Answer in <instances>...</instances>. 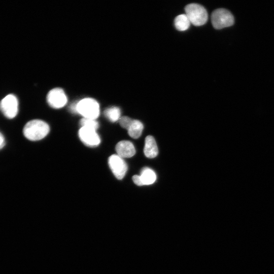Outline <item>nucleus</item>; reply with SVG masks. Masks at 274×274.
<instances>
[{"instance_id": "obj_4", "label": "nucleus", "mask_w": 274, "mask_h": 274, "mask_svg": "<svg viewBox=\"0 0 274 274\" xmlns=\"http://www.w3.org/2000/svg\"><path fill=\"white\" fill-rule=\"evenodd\" d=\"M211 21L215 28L220 29L232 25L234 23V17L227 10L220 8L212 12Z\"/></svg>"}, {"instance_id": "obj_3", "label": "nucleus", "mask_w": 274, "mask_h": 274, "mask_svg": "<svg viewBox=\"0 0 274 274\" xmlns=\"http://www.w3.org/2000/svg\"><path fill=\"white\" fill-rule=\"evenodd\" d=\"M185 14L188 17L191 23L195 26L204 24L208 18V15L206 9L198 4H190L185 8Z\"/></svg>"}, {"instance_id": "obj_11", "label": "nucleus", "mask_w": 274, "mask_h": 274, "mask_svg": "<svg viewBox=\"0 0 274 274\" xmlns=\"http://www.w3.org/2000/svg\"><path fill=\"white\" fill-rule=\"evenodd\" d=\"M140 176L143 185H151L154 183L156 179L155 173L152 169L147 167L142 168Z\"/></svg>"}, {"instance_id": "obj_9", "label": "nucleus", "mask_w": 274, "mask_h": 274, "mask_svg": "<svg viewBox=\"0 0 274 274\" xmlns=\"http://www.w3.org/2000/svg\"><path fill=\"white\" fill-rule=\"evenodd\" d=\"M117 154L122 158H130L135 153V149L133 144L128 141H122L116 146Z\"/></svg>"}, {"instance_id": "obj_7", "label": "nucleus", "mask_w": 274, "mask_h": 274, "mask_svg": "<svg viewBox=\"0 0 274 274\" xmlns=\"http://www.w3.org/2000/svg\"><path fill=\"white\" fill-rule=\"evenodd\" d=\"M67 96L60 88H55L48 93L47 101L49 105L54 109H60L64 107L67 102Z\"/></svg>"}, {"instance_id": "obj_1", "label": "nucleus", "mask_w": 274, "mask_h": 274, "mask_svg": "<svg viewBox=\"0 0 274 274\" xmlns=\"http://www.w3.org/2000/svg\"><path fill=\"white\" fill-rule=\"evenodd\" d=\"M50 128L45 121L39 119L29 121L24 126L23 134L28 140L32 141L40 140L49 133Z\"/></svg>"}, {"instance_id": "obj_13", "label": "nucleus", "mask_w": 274, "mask_h": 274, "mask_svg": "<svg viewBox=\"0 0 274 274\" xmlns=\"http://www.w3.org/2000/svg\"><path fill=\"white\" fill-rule=\"evenodd\" d=\"M190 24L191 22L185 14L177 16L174 20L175 27L179 31H185L188 29Z\"/></svg>"}, {"instance_id": "obj_6", "label": "nucleus", "mask_w": 274, "mask_h": 274, "mask_svg": "<svg viewBox=\"0 0 274 274\" xmlns=\"http://www.w3.org/2000/svg\"><path fill=\"white\" fill-rule=\"evenodd\" d=\"M108 163L115 177L118 180L122 179L128 168L127 165L123 158L117 154H113L109 158Z\"/></svg>"}, {"instance_id": "obj_2", "label": "nucleus", "mask_w": 274, "mask_h": 274, "mask_svg": "<svg viewBox=\"0 0 274 274\" xmlns=\"http://www.w3.org/2000/svg\"><path fill=\"white\" fill-rule=\"evenodd\" d=\"M77 111L83 118L96 120L100 113L99 105L93 98H85L77 102Z\"/></svg>"}, {"instance_id": "obj_14", "label": "nucleus", "mask_w": 274, "mask_h": 274, "mask_svg": "<svg viewBox=\"0 0 274 274\" xmlns=\"http://www.w3.org/2000/svg\"><path fill=\"white\" fill-rule=\"evenodd\" d=\"M104 113L105 116L112 122L119 121L121 118V111L117 107L113 106L109 107L105 110Z\"/></svg>"}, {"instance_id": "obj_10", "label": "nucleus", "mask_w": 274, "mask_h": 274, "mask_svg": "<svg viewBox=\"0 0 274 274\" xmlns=\"http://www.w3.org/2000/svg\"><path fill=\"white\" fill-rule=\"evenodd\" d=\"M145 155L149 158L155 157L158 153V147L153 136L148 135L145 139L144 148Z\"/></svg>"}, {"instance_id": "obj_18", "label": "nucleus", "mask_w": 274, "mask_h": 274, "mask_svg": "<svg viewBox=\"0 0 274 274\" xmlns=\"http://www.w3.org/2000/svg\"><path fill=\"white\" fill-rule=\"evenodd\" d=\"M77 102H74L72 104L70 107V111L74 113H77Z\"/></svg>"}, {"instance_id": "obj_15", "label": "nucleus", "mask_w": 274, "mask_h": 274, "mask_svg": "<svg viewBox=\"0 0 274 274\" xmlns=\"http://www.w3.org/2000/svg\"><path fill=\"white\" fill-rule=\"evenodd\" d=\"M81 127H87L96 130L99 124L95 119L83 118L80 121Z\"/></svg>"}, {"instance_id": "obj_5", "label": "nucleus", "mask_w": 274, "mask_h": 274, "mask_svg": "<svg viewBox=\"0 0 274 274\" xmlns=\"http://www.w3.org/2000/svg\"><path fill=\"white\" fill-rule=\"evenodd\" d=\"M0 109L4 116L9 119L14 118L18 111V101L13 94L6 96L0 102Z\"/></svg>"}, {"instance_id": "obj_19", "label": "nucleus", "mask_w": 274, "mask_h": 274, "mask_svg": "<svg viewBox=\"0 0 274 274\" xmlns=\"http://www.w3.org/2000/svg\"><path fill=\"white\" fill-rule=\"evenodd\" d=\"M5 145V140L3 135L0 132V149H2Z\"/></svg>"}, {"instance_id": "obj_17", "label": "nucleus", "mask_w": 274, "mask_h": 274, "mask_svg": "<svg viewBox=\"0 0 274 274\" xmlns=\"http://www.w3.org/2000/svg\"><path fill=\"white\" fill-rule=\"evenodd\" d=\"M132 180L135 184L138 186H143L140 175H134L132 177Z\"/></svg>"}, {"instance_id": "obj_12", "label": "nucleus", "mask_w": 274, "mask_h": 274, "mask_svg": "<svg viewBox=\"0 0 274 274\" xmlns=\"http://www.w3.org/2000/svg\"><path fill=\"white\" fill-rule=\"evenodd\" d=\"M143 128V124L140 121L133 119L127 129L128 133L130 137L138 139L141 135Z\"/></svg>"}, {"instance_id": "obj_16", "label": "nucleus", "mask_w": 274, "mask_h": 274, "mask_svg": "<svg viewBox=\"0 0 274 274\" xmlns=\"http://www.w3.org/2000/svg\"><path fill=\"white\" fill-rule=\"evenodd\" d=\"M133 119L127 116H123L121 117L119 120V123L121 126L127 130L130 126Z\"/></svg>"}, {"instance_id": "obj_8", "label": "nucleus", "mask_w": 274, "mask_h": 274, "mask_svg": "<svg viewBox=\"0 0 274 274\" xmlns=\"http://www.w3.org/2000/svg\"><path fill=\"white\" fill-rule=\"evenodd\" d=\"M79 136L82 143L88 147H96L100 143L99 136L92 129L81 127L79 130Z\"/></svg>"}]
</instances>
